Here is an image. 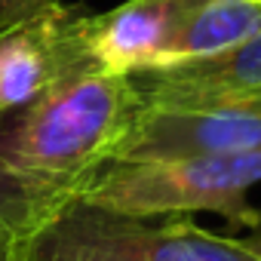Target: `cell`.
<instances>
[{
  "instance_id": "obj_7",
  "label": "cell",
  "mask_w": 261,
  "mask_h": 261,
  "mask_svg": "<svg viewBox=\"0 0 261 261\" xmlns=\"http://www.w3.org/2000/svg\"><path fill=\"white\" fill-rule=\"evenodd\" d=\"M142 101L261 98V31L230 53L133 74Z\"/></svg>"
},
{
  "instance_id": "obj_4",
  "label": "cell",
  "mask_w": 261,
  "mask_h": 261,
  "mask_svg": "<svg viewBox=\"0 0 261 261\" xmlns=\"http://www.w3.org/2000/svg\"><path fill=\"white\" fill-rule=\"evenodd\" d=\"M252 151H261V98L142 101L111 163Z\"/></svg>"
},
{
  "instance_id": "obj_5",
  "label": "cell",
  "mask_w": 261,
  "mask_h": 261,
  "mask_svg": "<svg viewBox=\"0 0 261 261\" xmlns=\"http://www.w3.org/2000/svg\"><path fill=\"white\" fill-rule=\"evenodd\" d=\"M86 13L49 0L0 28V120L62 80L95 68L86 46Z\"/></svg>"
},
{
  "instance_id": "obj_6",
  "label": "cell",
  "mask_w": 261,
  "mask_h": 261,
  "mask_svg": "<svg viewBox=\"0 0 261 261\" xmlns=\"http://www.w3.org/2000/svg\"><path fill=\"white\" fill-rule=\"evenodd\" d=\"M194 0H123L86 19V46L98 68L145 74L166 62V53Z\"/></svg>"
},
{
  "instance_id": "obj_14",
  "label": "cell",
  "mask_w": 261,
  "mask_h": 261,
  "mask_svg": "<svg viewBox=\"0 0 261 261\" xmlns=\"http://www.w3.org/2000/svg\"><path fill=\"white\" fill-rule=\"evenodd\" d=\"M0 28H4V25H0Z\"/></svg>"
},
{
  "instance_id": "obj_12",
  "label": "cell",
  "mask_w": 261,
  "mask_h": 261,
  "mask_svg": "<svg viewBox=\"0 0 261 261\" xmlns=\"http://www.w3.org/2000/svg\"><path fill=\"white\" fill-rule=\"evenodd\" d=\"M243 243H246V249H249L255 258H261V209H258V218H255V224H252V233H249Z\"/></svg>"
},
{
  "instance_id": "obj_2",
  "label": "cell",
  "mask_w": 261,
  "mask_h": 261,
  "mask_svg": "<svg viewBox=\"0 0 261 261\" xmlns=\"http://www.w3.org/2000/svg\"><path fill=\"white\" fill-rule=\"evenodd\" d=\"M261 185V151L230 157L117 160L80 194L83 203L133 218L218 212L233 224H255L249 191Z\"/></svg>"
},
{
  "instance_id": "obj_3",
  "label": "cell",
  "mask_w": 261,
  "mask_h": 261,
  "mask_svg": "<svg viewBox=\"0 0 261 261\" xmlns=\"http://www.w3.org/2000/svg\"><path fill=\"white\" fill-rule=\"evenodd\" d=\"M34 261H261L243 240L218 237L185 218L114 215L74 200L31 240Z\"/></svg>"
},
{
  "instance_id": "obj_13",
  "label": "cell",
  "mask_w": 261,
  "mask_h": 261,
  "mask_svg": "<svg viewBox=\"0 0 261 261\" xmlns=\"http://www.w3.org/2000/svg\"><path fill=\"white\" fill-rule=\"evenodd\" d=\"M28 261H34V258H28Z\"/></svg>"
},
{
  "instance_id": "obj_11",
  "label": "cell",
  "mask_w": 261,
  "mask_h": 261,
  "mask_svg": "<svg viewBox=\"0 0 261 261\" xmlns=\"http://www.w3.org/2000/svg\"><path fill=\"white\" fill-rule=\"evenodd\" d=\"M31 258V240L0 233V261H28Z\"/></svg>"
},
{
  "instance_id": "obj_9",
  "label": "cell",
  "mask_w": 261,
  "mask_h": 261,
  "mask_svg": "<svg viewBox=\"0 0 261 261\" xmlns=\"http://www.w3.org/2000/svg\"><path fill=\"white\" fill-rule=\"evenodd\" d=\"M74 200H80V191L34 178L0 160V233L34 240Z\"/></svg>"
},
{
  "instance_id": "obj_10",
  "label": "cell",
  "mask_w": 261,
  "mask_h": 261,
  "mask_svg": "<svg viewBox=\"0 0 261 261\" xmlns=\"http://www.w3.org/2000/svg\"><path fill=\"white\" fill-rule=\"evenodd\" d=\"M49 0H0V25H13L31 13H37L40 7H46Z\"/></svg>"
},
{
  "instance_id": "obj_1",
  "label": "cell",
  "mask_w": 261,
  "mask_h": 261,
  "mask_svg": "<svg viewBox=\"0 0 261 261\" xmlns=\"http://www.w3.org/2000/svg\"><path fill=\"white\" fill-rule=\"evenodd\" d=\"M139 108L133 74L86 68L0 120V160L83 194L114 160Z\"/></svg>"
},
{
  "instance_id": "obj_8",
  "label": "cell",
  "mask_w": 261,
  "mask_h": 261,
  "mask_svg": "<svg viewBox=\"0 0 261 261\" xmlns=\"http://www.w3.org/2000/svg\"><path fill=\"white\" fill-rule=\"evenodd\" d=\"M258 31L261 0H194L160 68L230 53Z\"/></svg>"
}]
</instances>
